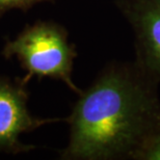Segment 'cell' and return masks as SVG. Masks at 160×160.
Wrapping results in <instances>:
<instances>
[{"instance_id":"8992f818","label":"cell","mask_w":160,"mask_h":160,"mask_svg":"<svg viewBox=\"0 0 160 160\" xmlns=\"http://www.w3.org/2000/svg\"><path fill=\"white\" fill-rule=\"evenodd\" d=\"M52 1V0H0V15L12 8L26 9L37 3Z\"/></svg>"},{"instance_id":"6da1fadb","label":"cell","mask_w":160,"mask_h":160,"mask_svg":"<svg viewBox=\"0 0 160 160\" xmlns=\"http://www.w3.org/2000/svg\"><path fill=\"white\" fill-rule=\"evenodd\" d=\"M160 80L135 60L112 62L78 95L65 160L132 159L160 126Z\"/></svg>"},{"instance_id":"277c9868","label":"cell","mask_w":160,"mask_h":160,"mask_svg":"<svg viewBox=\"0 0 160 160\" xmlns=\"http://www.w3.org/2000/svg\"><path fill=\"white\" fill-rule=\"evenodd\" d=\"M134 34L135 62L160 80V0H116Z\"/></svg>"},{"instance_id":"5b68a950","label":"cell","mask_w":160,"mask_h":160,"mask_svg":"<svg viewBox=\"0 0 160 160\" xmlns=\"http://www.w3.org/2000/svg\"><path fill=\"white\" fill-rule=\"evenodd\" d=\"M133 160H160V126L140 146Z\"/></svg>"},{"instance_id":"3957f363","label":"cell","mask_w":160,"mask_h":160,"mask_svg":"<svg viewBox=\"0 0 160 160\" xmlns=\"http://www.w3.org/2000/svg\"><path fill=\"white\" fill-rule=\"evenodd\" d=\"M27 83L0 77V152L19 154L34 149L32 145L20 142L24 132L36 130L44 125L67 121V119H41L29 112L27 107Z\"/></svg>"},{"instance_id":"7a4b0ae2","label":"cell","mask_w":160,"mask_h":160,"mask_svg":"<svg viewBox=\"0 0 160 160\" xmlns=\"http://www.w3.org/2000/svg\"><path fill=\"white\" fill-rule=\"evenodd\" d=\"M2 54L20 62L26 71L23 78L26 83L33 76L50 77L62 81L77 95L82 92L72 79L76 47L70 43L68 31L60 24L41 21L29 25L16 39L6 42Z\"/></svg>"}]
</instances>
